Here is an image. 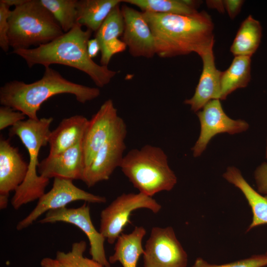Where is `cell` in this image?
<instances>
[{"instance_id": "1", "label": "cell", "mask_w": 267, "mask_h": 267, "mask_svg": "<svg viewBox=\"0 0 267 267\" xmlns=\"http://www.w3.org/2000/svg\"><path fill=\"white\" fill-rule=\"evenodd\" d=\"M153 35L156 52L169 58L195 52L199 56L213 48L214 24L203 11L190 15L142 12Z\"/></svg>"}, {"instance_id": "2", "label": "cell", "mask_w": 267, "mask_h": 267, "mask_svg": "<svg viewBox=\"0 0 267 267\" xmlns=\"http://www.w3.org/2000/svg\"><path fill=\"white\" fill-rule=\"evenodd\" d=\"M92 32L89 29L83 30L77 23L70 31L50 43L33 48L13 50L12 53L23 58L29 68L36 64L45 68L58 64L76 68L102 88L110 83L117 72L97 64L89 56L87 44Z\"/></svg>"}, {"instance_id": "3", "label": "cell", "mask_w": 267, "mask_h": 267, "mask_svg": "<svg viewBox=\"0 0 267 267\" xmlns=\"http://www.w3.org/2000/svg\"><path fill=\"white\" fill-rule=\"evenodd\" d=\"M68 93L74 95L81 103L98 97V88L78 84L64 78L58 71L45 67L43 77L32 83L13 80L0 88V103L24 113L29 119H39L38 112L42 104L54 95Z\"/></svg>"}, {"instance_id": "4", "label": "cell", "mask_w": 267, "mask_h": 267, "mask_svg": "<svg viewBox=\"0 0 267 267\" xmlns=\"http://www.w3.org/2000/svg\"><path fill=\"white\" fill-rule=\"evenodd\" d=\"M119 168L139 192L150 197L171 190L177 182L167 155L158 146L146 144L131 150Z\"/></svg>"}, {"instance_id": "5", "label": "cell", "mask_w": 267, "mask_h": 267, "mask_svg": "<svg viewBox=\"0 0 267 267\" xmlns=\"http://www.w3.org/2000/svg\"><path fill=\"white\" fill-rule=\"evenodd\" d=\"M53 118L38 120L28 119L11 127L9 136H17L27 149L29 155L28 170L23 182L14 191L11 203L15 210L22 206L39 199L44 193L49 179L38 174L40 164L38 157L41 148L46 146L51 131L50 127Z\"/></svg>"}, {"instance_id": "6", "label": "cell", "mask_w": 267, "mask_h": 267, "mask_svg": "<svg viewBox=\"0 0 267 267\" xmlns=\"http://www.w3.org/2000/svg\"><path fill=\"white\" fill-rule=\"evenodd\" d=\"M9 46L13 50L47 44L62 35L59 23L40 0H27L11 10L8 18Z\"/></svg>"}, {"instance_id": "7", "label": "cell", "mask_w": 267, "mask_h": 267, "mask_svg": "<svg viewBox=\"0 0 267 267\" xmlns=\"http://www.w3.org/2000/svg\"><path fill=\"white\" fill-rule=\"evenodd\" d=\"M142 208L157 214L162 206L152 197L140 192L123 193L101 212L99 231L109 244H113L130 222L132 213Z\"/></svg>"}, {"instance_id": "8", "label": "cell", "mask_w": 267, "mask_h": 267, "mask_svg": "<svg viewBox=\"0 0 267 267\" xmlns=\"http://www.w3.org/2000/svg\"><path fill=\"white\" fill-rule=\"evenodd\" d=\"M81 200L91 203H103L106 202V198L78 187L72 179L54 178L51 189L38 199L33 210L17 223L16 229L22 230L26 228L44 213L65 207L70 203Z\"/></svg>"}, {"instance_id": "9", "label": "cell", "mask_w": 267, "mask_h": 267, "mask_svg": "<svg viewBox=\"0 0 267 267\" xmlns=\"http://www.w3.org/2000/svg\"><path fill=\"white\" fill-rule=\"evenodd\" d=\"M127 126L120 117L111 134L100 147L90 164L85 169L82 181L88 187L109 179L120 167L126 146Z\"/></svg>"}, {"instance_id": "10", "label": "cell", "mask_w": 267, "mask_h": 267, "mask_svg": "<svg viewBox=\"0 0 267 267\" xmlns=\"http://www.w3.org/2000/svg\"><path fill=\"white\" fill-rule=\"evenodd\" d=\"M144 267H186L187 255L174 229L154 227L143 254Z\"/></svg>"}, {"instance_id": "11", "label": "cell", "mask_w": 267, "mask_h": 267, "mask_svg": "<svg viewBox=\"0 0 267 267\" xmlns=\"http://www.w3.org/2000/svg\"><path fill=\"white\" fill-rule=\"evenodd\" d=\"M38 222L41 223L64 222L78 227L88 238L90 245L89 254L92 259L99 263L103 267H111L105 252L104 245L105 238L96 229L92 223L90 207L86 202L76 208L65 207L50 210Z\"/></svg>"}, {"instance_id": "12", "label": "cell", "mask_w": 267, "mask_h": 267, "mask_svg": "<svg viewBox=\"0 0 267 267\" xmlns=\"http://www.w3.org/2000/svg\"><path fill=\"white\" fill-rule=\"evenodd\" d=\"M196 113L201 128L199 137L191 149L194 157L202 154L210 140L216 134H234L244 132L249 128L246 121L229 117L224 112L220 99L210 101Z\"/></svg>"}, {"instance_id": "13", "label": "cell", "mask_w": 267, "mask_h": 267, "mask_svg": "<svg viewBox=\"0 0 267 267\" xmlns=\"http://www.w3.org/2000/svg\"><path fill=\"white\" fill-rule=\"evenodd\" d=\"M120 117L113 101L109 99L89 120L82 140L86 168L109 137Z\"/></svg>"}, {"instance_id": "14", "label": "cell", "mask_w": 267, "mask_h": 267, "mask_svg": "<svg viewBox=\"0 0 267 267\" xmlns=\"http://www.w3.org/2000/svg\"><path fill=\"white\" fill-rule=\"evenodd\" d=\"M121 8L124 20L122 41L130 54L135 57L152 58L156 54L155 40L142 12L126 5Z\"/></svg>"}, {"instance_id": "15", "label": "cell", "mask_w": 267, "mask_h": 267, "mask_svg": "<svg viewBox=\"0 0 267 267\" xmlns=\"http://www.w3.org/2000/svg\"><path fill=\"white\" fill-rule=\"evenodd\" d=\"M86 166L82 141L57 154L49 156L40 162L38 174L42 177L82 180Z\"/></svg>"}, {"instance_id": "16", "label": "cell", "mask_w": 267, "mask_h": 267, "mask_svg": "<svg viewBox=\"0 0 267 267\" xmlns=\"http://www.w3.org/2000/svg\"><path fill=\"white\" fill-rule=\"evenodd\" d=\"M28 170L18 148L8 139L0 140V195L8 196L24 181Z\"/></svg>"}, {"instance_id": "17", "label": "cell", "mask_w": 267, "mask_h": 267, "mask_svg": "<svg viewBox=\"0 0 267 267\" xmlns=\"http://www.w3.org/2000/svg\"><path fill=\"white\" fill-rule=\"evenodd\" d=\"M203 61L202 72L194 95L184 101L191 110L197 113L208 102L220 99L222 72L217 69L213 48L200 56Z\"/></svg>"}, {"instance_id": "18", "label": "cell", "mask_w": 267, "mask_h": 267, "mask_svg": "<svg viewBox=\"0 0 267 267\" xmlns=\"http://www.w3.org/2000/svg\"><path fill=\"white\" fill-rule=\"evenodd\" d=\"M124 31V20L120 5L114 7L96 32L100 47L101 65L107 66L112 57L126 50V44L118 38Z\"/></svg>"}, {"instance_id": "19", "label": "cell", "mask_w": 267, "mask_h": 267, "mask_svg": "<svg viewBox=\"0 0 267 267\" xmlns=\"http://www.w3.org/2000/svg\"><path fill=\"white\" fill-rule=\"evenodd\" d=\"M88 122L86 117L79 115L63 119L50 133L48 155L60 153L82 141Z\"/></svg>"}, {"instance_id": "20", "label": "cell", "mask_w": 267, "mask_h": 267, "mask_svg": "<svg viewBox=\"0 0 267 267\" xmlns=\"http://www.w3.org/2000/svg\"><path fill=\"white\" fill-rule=\"evenodd\" d=\"M223 177L242 191L251 208L253 219L247 231L267 224V196H263L253 189L244 178L240 171L234 167H229Z\"/></svg>"}, {"instance_id": "21", "label": "cell", "mask_w": 267, "mask_h": 267, "mask_svg": "<svg viewBox=\"0 0 267 267\" xmlns=\"http://www.w3.org/2000/svg\"><path fill=\"white\" fill-rule=\"evenodd\" d=\"M146 233L143 226H136L129 234L122 233L116 241L114 253L109 257V263L119 262L123 267H136L139 257L144 253L142 242Z\"/></svg>"}, {"instance_id": "22", "label": "cell", "mask_w": 267, "mask_h": 267, "mask_svg": "<svg viewBox=\"0 0 267 267\" xmlns=\"http://www.w3.org/2000/svg\"><path fill=\"white\" fill-rule=\"evenodd\" d=\"M122 0H80L77 3V23L96 32L112 10Z\"/></svg>"}, {"instance_id": "23", "label": "cell", "mask_w": 267, "mask_h": 267, "mask_svg": "<svg viewBox=\"0 0 267 267\" xmlns=\"http://www.w3.org/2000/svg\"><path fill=\"white\" fill-rule=\"evenodd\" d=\"M251 79V57L235 56L229 67L222 72L220 100H224L232 92L246 87Z\"/></svg>"}, {"instance_id": "24", "label": "cell", "mask_w": 267, "mask_h": 267, "mask_svg": "<svg viewBox=\"0 0 267 267\" xmlns=\"http://www.w3.org/2000/svg\"><path fill=\"white\" fill-rule=\"evenodd\" d=\"M261 37L260 23L250 15L242 22L230 50L234 56L251 57L258 48Z\"/></svg>"}, {"instance_id": "25", "label": "cell", "mask_w": 267, "mask_h": 267, "mask_svg": "<svg viewBox=\"0 0 267 267\" xmlns=\"http://www.w3.org/2000/svg\"><path fill=\"white\" fill-rule=\"evenodd\" d=\"M122 2L134 5L142 10L160 13L190 15L198 11L197 2L191 0H122Z\"/></svg>"}, {"instance_id": "26", "label": "cell", "mask_w": 267, "mask_h": 267, "mask_svg": "<svg viewBox=\"0 0 267 267\" xmlns=\"http://www.w3.org/2000/svg\"><path fill=\"white\" fill-rule=\"evenodd\" d=\"M53 15L63 31H70L77 24L78 0H40Z\"/></svg>"}, {"instance_id": "27", "label": "cell", "mask_w": 267, "mask_h": 267, "mask_svg": "<svg viewBox=\"0 0 267 267\" xmlns=\"http://www.w3.org/2000/svg\"><path fill=\"white\" fill-rule=\"evenodd\" d=\"M86 248V242L81 240L72 245L70 251H57L54 259L55 267H103L93 259L84 257Z\"/></svg>"}, {"instance_id": "28", "label": "cell", "mask_w": 267, "mask_h": 267, "mask_svg": "<svg viewBox=\"0 0 267 267\" xmlns=\"http://www.w3.org/2000/svg\"><path fill=\"white\" fill-rule=\"evenodd\" d=\"M267 266V255H255L250 258L223 265H212L198 258L192 267H263Z\"/></svg>"}, {"instance_id": "29", "label": "cell", "mask_w": 267, "mask_h": 267, "mask_svg": "<svg viewBox=\"0 0 267 267\" xmlns=\"http://www.w3.org/2000/svg\"><path fill=\"white\" fill-rule=\"evenodd\" d=\"M10 11V7L0 1V47L4 52H7L10 46L8 34Z\"/></svg>"}, {"instance_id": "30", "label": "cell", "mask_w": 267, "mask_h": 267, "mask_svg": "<svg viewBox=\"0 0 267 267\" xmlns=\"http://www.w3.org/2000/svg\"><path fill=\"white\" fill-rule=\"evenodd\" d=\"M26 115L22 112L14 110L10 107L1 105L0 107V130L24 120Z\"/></svg>"}, {"instance_id": "31", "label": "cell", "mask_w": 267, "mask_h": 267, "mask_svg": "<svg viewBox=\"0 0 267 267\" xmlns=\"http://www.w3.org/2000/svg\"><path fill=\"white\" fill-rule=\"evenodd\" d=\"M254 175L258 191L267 194V163L264 162L259 166Z\"/></svg>"}, {"instance_id": "32", "label": "cell", "mask_w": 267, "mask_h": 267, "mask_svg": "<svg viewBox=\"0 0 267 267\" xmlns=\"http://www.w3.org/2000/svg\"><path fill=\"white\" fill-rule=\"evenodd\" d=\"M223 2L225 10L227 11L229 17L233 19L240 11L244 0H224Z\"/></svg>"}, {"instance_id": "33", "label": "cell", "mask_w": 267, "mask_h": 267, "mask_svg": "<svg viewBox=\"0 0 267 267\" xmlns=\"http://www.w3.org/2000/svg\"><path fill=\"white\" fill-rule=\"evenodd\" d=\"M87 51L89 56L91 59L96 57L100 51L99 44L95 38L90 39L88 41Z\"/></svg>"}, {"instance_id": "34", "label": "cell", "mask_w": 267, "mask_h": 267, "mask_svg": "<svg viewBox=\"0 0 267 267\" xmlns=\"http://www.w3.org/2000/svg\"><path fill=\"white\" fill-rule=\"evenodd\" d=\"M206 3L209 7L216 9L221 13L225 11L223 0H207Z\"/></svg>"}, {"instance_id": "35", "label": "cell", "mask_w": 267, "mask_h": 267, "mask_svg": "<svg viewBox=\"0 0 267 267\" xmlns=\"http://www.w3.org/2000/svg\"><path fill=\"white\" fill-rule=\"evenodd\" d=\"M0 1L8 5L9 7L14 6L15 7L22 5L26 2L27 0H0Z\"/></svg>"}, {"instance_id": "36", "label": "cell", "mask_w": 267, "mask_h": 267, "mask_svg": "<svg viewBox=\"0 0 267 267\" xmlns=\"http://www.w3.org/2000/svg\"><path fill=\"white\" fill-rule=\"evenodd\" d=\"M8 196L0 195V209L3 210L7 208L8 203Z\"/></svg>"}, {"instance_id": "37", "label": "cell", "mask_w": 267, "mask_h": 267, "mask_svg": "<svg viewBox=\"0 0 267 267\" xmlns=\"http://www.w3.org/2000/svg\"><path fill=\"white\" fill-rule=\"evenodd\" d=\"M266 158L267 159V149H266Z\"/></svg>"}, {"instance_id": "38", "label": "cell", "mask_w": 267, "mask_h": 267, "mask_svg": "<svg viewBox=\"0 0 267 267\" xmlns=\"http://www.w3.org/2000/svg\"><path fill=\"white\" fill-rule=\"evenodd\" d=\"M266 254L267 255V252Z\"/></svg>"}]
</instances>
